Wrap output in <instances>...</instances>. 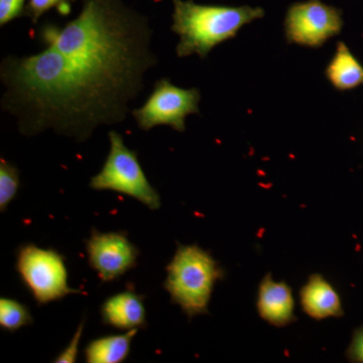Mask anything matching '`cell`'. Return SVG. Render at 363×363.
Wrapping results in <instances>:
<instances>
[{
    "label": "cell",
    "instance_id": "obj_1",
    "mask_svg": "<svg viewBox=\"0 0 363 363\" xmlns=\"http://www.w3.org/2000/svg\"><path fill=\"white\" fill-rule=\"evenodd\" d=\"M38 39L42 52L0 64V106L30 138L52 130L84 143L123 123L157 64L149 18L123 0H83L75 20L45 23Z\"/></svg>",
    "mask_w": 363,
    "mask_h": 363
},
{
    "label": "cell",
    "instance_id": "obj_2",
    "mask_svg": "<svg viewBox=\"0 0 363 363\" xmlns=\"http://www.w3.org/2000/svg\"><path fill=\"white\" fill-rule=\"evenodd\" d=\"M173 4L172 30L179 35V58L196 54L205 59L216 45L264 16L262 7L203 6L191 0H173Z\"/></svg>",
    "mask_w": 363,
    "mask_h": 363
},
{
    "label": "cell",
    "instance_id": "obj_3",
    "mask_svg": "<svg viewBox=\"0 0 363 363\" xmlns=\"http://www.w3.org/2000/svg\"><path fill=\"white\" fill-rule=\"evenodd\" d=\"M166 271L164 288L171 302L189 319L208 314L215 286L225 277L213 255L199 245H179Z\"/></svg>",
    "mask_w": 363,
    "mask_h": 363
},
{
    "label": "cell",
    "instance_id": "obj_4",
    "mask_svg": "<svg viewBox=\"0 0 363 363\" xmlns=\"http://www.w3.org/2000/svg\"><path fill=\"white\" fill-rule=\"evenodd\" d=\"M108 136V156L101 171L91 179L90 188L121 193L138 200L150 210L160 209L161 197L147 180L138 154L128 147L123 136L116 130H111Z\"/></svg>",
    "mask_w": 363,
    "mask_h": 363
},
{
    "label": "cell",
    "instance_id": "obj_5",
    "mask_svg": "<svg viewBox=\"0 0 363 363\" xmlns=\"http://www.w3.org/2000/svg\"><path fill=\"white\" fill-rule=\"evenodd\" d=\"M16 271L39 305L62 300L80 291L69 285L65 259L52 248L26 243L18 248Z\"/></svg>",
    "mask_w": 363,
    "mask_h": 363
},
{
    "label": "cell",
    "instance_id": "obj_6",
    "mask_svg": "<svg viewBox=\"0 0 363 363\" xmlns=\"http://www.w3.org/2000/svg\"><path fill=\"white\" fill-rule=\"evenodd\" d=\"M201 93L196 88L177 87L168 78L157 81L152 94L140 108L131 111L138 128L149 131L156 126L168 125L178 133L186 130V118L200 113Z\"/></svg>",
    "mask_w": 363,
    "mask_h": 363
},
{
    "label": "cell",
    "instance_id": "obj_7",
    "mask_svg": "<svg viewBox=\"0 0 363 363\" xmlns=\"http://www.w3.org/2000/svg\"><path fill=\"white\" fill-rule=\"evenodd\" d=\"M284 26L289 44L320 48L342 30V11L322 0L296 2L289 7Z\"/></svg>",
    "mask_w": 363,
    "mask_h": 363
},
{
    "label": "cell",
    "instance_id": "obj_8",
    "mask_svg": "<svg viewBox=\"0 0 363 363\" xmlns=\"http://www.w3.org/2000/svg\"><path fill=\"white\" fill-rule=\"evenodd\" d=\"M85 245L88 262L104 283L116 281L138 264L140 250L123 231L92 229Z\"/></svg>",
    "mask_w": 363,
    "mask_h": 363
},
{
    "label": "cell",
    "instance_id": "obj_9",
    "mask_svg": "<svg viewBox=\"0 0 363 363\" xmlns=\"http://www.w3.org/2000/svg\"><path fill=\"white\" fill-rule=\"evenodd\" d=\"M295 306L292 288L286 281H276L272 272H267L257 290L259 316L272 326L284 328L297 321Z\"/></svg>",
    "mask_w": 363,
    "mask_h": 363
},
{
    "label": "cell",
    "instance_id": "obj_10",
    "mask_svg": "<svg viewBox=\"0 0 363 363\" xmlns=\"http://www.w3.org/2000/svg\"><path fill=\"white\" fill-rule=\"evenodd\" d=\"M298 298L305 314L316 321L344 316L340 295L323 274H312L301 288Z\"/></svg>",
    "mask_w": 363,
    "mask_h": 363
},
{
    "label": "cell",
    "instance_id": "obj_11",
    "mask_svg": "<svg viewBox=\"0 0 363 363\" xmlns=\"http://www.w3.org/2000/svg\"><path fill=\"white\" fill-rule=\"evenodd\" d=\"M100 314L102 323L119 330L130 331L147 326L145 297L130 291L106 298Z\"/></svg>",
    "mask_w": 363,
    "mask_h": 363
},
{
    "label": "cell",
    "instance_id": "obj_12",
    "mask_svg": "<svg viewBox=\"0 0 363 363\" xmlns=\"http://www.w3.org/2000/svg\"><path fill=\"white\" fill-rule=\"evenodd\" d=\"M325 76L335 89L348 91L363 85V65L343 42H338Z\"/></svg>",
    "mask_w": 363,
    "mask_h": 363
},
{
    "label": "cell",
    "instance_id": "obj_13",
    "mask_svg": "<svg viewBox=\"0 0 363 363\" xmlns=\"http://www.w3.org/2000/svg\"><path fill=\"white\" fill-rule=\"evenodd\" d=\"M140 329L126 331L121 335L94 339L86 346L84 355L88 363H121L128 358L131 343Z\"/></svg>",
    "mask_w": 363,
    "mask_h": 363
},
{
    "label": "cell",
    "instance_id": "obj_14",
    "mask_svg": "<svg viewBox=\"0 0 363 363\" xmlns=\"http://www.w3.org/2000/svg\"><path fill=\"white\" fill-rule=\"evenodd\" d=\"M33 322L30 309L14 298H0V326L9 332L20 330Z\"/></svg>",
    "mask_w": 363,
    "mask_h": 363
},
{
    "label": "cell",
    "instance_id": "obj_15",
    "mask_svg": "<svg viewBox=\"0 0 363 363\" xmlns=\"http://www.w3.org/2000/svg\"><path fill=\"white\" fill-rule=\"evenodd\" d=\"M20 172L11 162L0 160V211L4 212L18 194Z\"/></svg>",
    "mask_w": 363,
    "mask_h": 363
},
{
    "label": "cell",
    "instance_id": "obj_16",
    "mask_svg": "<svg viewBox=\"0 0 363 363\" xmlns=\"http://www.w3.org/2000/svg\"><path fill=\"white\" fill-rule=\"evenodd\" d=\"M73 1L74 0H28L25 16L30 18L33 25H37L43 14L54 7L58 9L60 13H70L71 4Z\"/></svg>",
    "mask_w": 363,
    "mask_h": 363
},
{
    "label": "cell",
    "instance_id": "obj_17",
    "mask_svg": "<svg viewBox=\"0 0 363 363\" xmlns=\"http://www.w3.org/2000/svg\"><path fill=\"white\" fill-rule=\"evenodd\" d=\"M26 0H0V26H4L16 18L25 16Z\"/></svg>",
    "mask_w": 363,
    "mask_h": 363
},
{
    "label": "cell",
    "instance_id": "obj_18",
    "mask_svg": "<svg viewBox=\"0 0 363 363\" xmlns=\"http://www.w3.org/2000/svg\"><path fill=\"white\" fill-rule=\"evenodd\" d=\"M85 328V320H82L76 329L70 343L67 345L65 350L54 360L55 363H74L77 362L79 345H80L81 337H82L83 330Z\"/></svg>",
    "mask_w": 363,
    "mask_h": 363
},
{
    "label": "cell",
    "instance_id": "obj_19",
    "mask_svg": "<svg viewBox=\"0 0 363 363\" xmlns=\"http://www.w3.org/2000/svg\"><path fill=\"white\" fill-rule=\"evenodd\" d=\"M345 357L348 362L363 363V324L353 332L350 344L346 350Z\"/></svg>",
    "mask_w": 363,
    "mask_h": 363
}]
</instances>
